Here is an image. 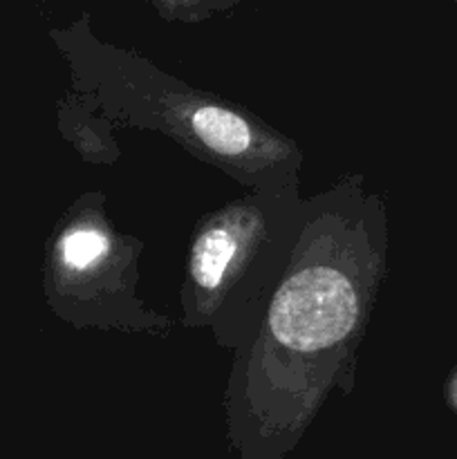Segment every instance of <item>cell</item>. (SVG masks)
<instances>
[{"mask_svg": "<svg viewBox=\"0 0 457 459\" xmlns=\"http://www.w3.org/2000/svg\"><path fill=\"white\" fill-rule=\"evenodd\" d=\"M357 294L345 273L309 267L280 285L269 307L278 343L296 352H318L343 341L357 323Z\"/></svg>", "mask_w": 457, "mask_h": 459, "instance_id": "1", "label": "cell"}, {"mask_svg": "<svg viewBox=\"0 0 457 459\" xmlns=\"http://www.w3.org/2000/svg\"><path fill=\"white\" fill-rule=\"evenodd\" d=\"M191 128L200 142L218 155L236 157L251 146L249 124L227 108H197L191 115Z\"/></svg>", "mask_w": 457, "mask_h": 459, "instance_id": "2", "label": "cell"}, {"mask_svg": "<svg viewBox=\"0 0 457 459\" xmlns=\"http://www.w3.org/2000/svg\"><path fill=\"white\" fill-rule=\"evenodd\" d=\"M236 238L227 229H209L197 238L191 255V276L204 290H215L222 282L228 263L236 255Z\"/></svg>", "mask_w": 457, "mask_h": 459, "instance_id": "3", "label": "cell"}, {"mask_svg": "<svg viewBox=\"0 0 457 459\" xmlns=\"http://www.w3.org/2000/svg\"><path fill=\"white\" fill-rule=\"evenodd\" d=\"M108 251V238L97 229H74V231L65 233L61 240V255L65 264L72 269L81 272L88 269L90 264L103 258Z\"/></svg>", "mask_w": 457, "mask_h": 459, "instance_id": "4", "label": "cell"}, {"mask_svg": "<svg viewBox=\"0 0 457 459\" xmlns=\"http://www.w3.org/2000/svg\"><path fill=\"white\" fill-rule=\"evenodd\" d=\"M448 397H451V406L457 411V370L451 379V388H448Z\"/></svg>", "mask_w": 457, "mask_h": 459, "instance_id": "5", "label": "cell"}]
</instances>
